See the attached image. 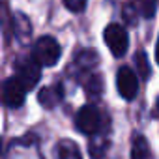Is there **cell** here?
I'll use <instances>...</instances> for the list:
<instances>
[{
  "mask_svg": "<svg viewBox=\"0 0 159 159\" xmlns=\"http://www.w3.org/2000/svg\"><path fill=\"white\" fill-rule=\"evenodd\" d=\"M60 43L52 36H43L34 43L32 49V60L38 66H54L60 60Z\"/></svg>",
  "mask_w": 159,
  "mask_h": 159,
  "instance_id": "6da1fadb",
  "label": "cell"
},
{
  "mask_svg": "<svg viewBox=\"0 0 159 159\" xmlns=\"http://www.w3.org/2000/svg\"><path fill=\"white\" fill-rule=\"evenodd\" d=\"M15 79L25 90H32L41 79V69L32 58H19L15 62Z\"/></svg>",
  "mask_w": 159,
  "mask_h": 159,
  "instance_id": "7a4b0ae2",
  "label": "cell"
},
{
  "mask_svg": "<svg viewBox=\"0 0 159 159\" xmlns=\"http://www.w3.org/2000/svg\"><path fill=\"white\" fill-rule=\"evenodd\" d=\"M105 43L114 56H124L129 47V38H127V32L124 30V26L109 25L105 28Z\"/></svg>",
  "mask_w": 159,
  "mask_h": 159,
  "instance_id": "3957f363",
  "label": "cell"
},
{
  "mask_svg": "<svg viewBox=\"0 0 159 159\" xmlns=\"http://www.w3.org/2000/svg\"><path fill=\"white\" fill-rule=\"evenodd\" d=\"M25 94H26V90L17 83L15 77H11L8 81H4L2 90H0V99L10 109H19L25 103Z\"/></svg>",
  "mask_w": 159,
  "mask_h": 159,
  "instance_id": "277c9868",
  "label": "cell"
},
{
  "mask_svg": "<svg viewBox=\"0 0 159 159\" xmlns=\"http://www.w3.org/2000/svg\"><path fill=\"white\" fill-rule=\"evenodd\" d=\"M116 84H118V92L124 99H133L139 92V81L133 69H129L127 66L118 69V77H116Z\"/></svg>",
  "mask_w": 159,
  "mask_h": 159,
  "instance_id": "5b68a950",
  "label": "cell"
},
{
  "mask_svg": "<svg viewBox=\"0 0 159 159\" xmlns=\"http://www.w3.org/2000/svg\"><path fill=\"white\" fill-rule=\"evenodd\" d=\"M75 124H77V129L81 133H86V135L96 133L98 127H99V111L94 105L83 107L79 111L77 118H75Z\"/></svg>",
  "mask_w": 159,
  "mask_h": 159,
  "instance_id": "8992f818",
  "label": "cell"
},
{
  "mask_svg": "<svg viewBox=\"0 0 159 159\" xmlns=\"http://www.w3.org/2000/svg\"><path fill=\"white\" fill-rule=\"evenodd\" d=\"M64 98V90L60 84H51V86H45L39 90V96H38V101L45 107V109H54Z\"/></svg>",
  "mask_w": 159,
  "mask_h": 159,
  "instance_id": "52a82bcc",
  "label": "cell"
},
{
  "mask_svg": "<svg viewBox=\"0 0 159 159\" xmlns=\"http://www.w3.org/2000/svg\"><path fill=\"white\" fill-rule=\"evenodd\" d=\"M131 159H152L150 144L144 137H137L131 146Z\"/></svg>",
  "mask_w": 159,
  "mask_h": 159,
  "instance_id": "ba28073f",
  "label": "cell"
},
{
  "mask_svg": "<svg viewBox=\"0 0 159 159\" xmlns=\"http://www.w3.org/2000/svg\"><path fill=\"white\" fill-rule=\"evenodd\" d=\"M86 90H88L90 96H99L103 92V79L99 75H94L88 81V84H86Z\"/></svg>",
  "mask_w": 159,
  "mask_h": 159,
  "instance_id": "9c48e42d",
  "label": "cell"
},
{
  "mask_svg": "<svg viewBox=\"0 0 159 159\" xmlns=\"http://www.w3.org/2000/svg\"><path fill=\"white\" fill-rule=\"evenodd\" d=\"M137 67H139V73L146 79L150 75V66H148V58H146V52L139 51L137 52Z\"/></svg>",
  "mask_w": 159,
  "mask_h": 159,
  "instance_id": "30bf717a",
  "label": "cell"
},
{
  "mask_svg": "<svg viewBox=\"0 0 159 159\" xmlns=\"http://www.w3.org/2000/svg\"><path fill=\"white\" fill-rule=\"evenodd\" d=\"M64 2V6L69 10V11H73V13H79V11H83L84 8H86V0H62Z\"/></svg>",
  "mask_w": 159,
  "mask_h": 159,
  "instance_id": "8fae6325",
  "label": "cell"
},
{
  "mask_svg": "<svg viewBox=\"0 0 159 159\" xmlns=\"http://www.w3.org/2000/svg\"><path fill=\"white\" fill-rule=\"evenodd\" d=\"M140 13L144 17H153V13H155V0H140Z\"/></svg>",
  "mask_w": 159,
  "mask_h": 159,
  "instance_id": "7c38bea8",
  "label": "cell"
},
{
  "mask_svg": "<svg viewBox=\"0 0 159 159\" xmlns=\"http://www.w3.org/2000/svg\"><path fill=\"white\" fill-rule=\"evenodd\" d=\"M0 152H2V139H0Z\"/></svg>",
  "mask_w": 159,
  "mask_h": 159,
  "instance_id": "4fadbf2b",
  "label": "cell"
}]
</instances>
